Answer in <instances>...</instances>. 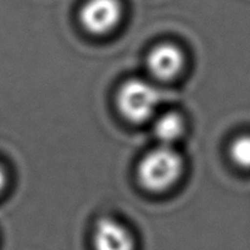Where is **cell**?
I'll list each match as a JSON object with an SVG mask.
<instances>
[{"label": "cell", "instance_id": "cell-1", "mask_svg": "<svg viewBox=\"0 0 250 250\" xmlns=\"http://www.w3.org/2000/svg\"><path fill=\"white\" fill-rule=\"evenodd\" d=\"M183 161L171 146H161L149 151L138 166V178L144 188L151 192H163L181 176Z\"/></svg>", "mask_w": 250, "mask_h": 250}, {"label": "cell", "instance_id": "cell-2", "mask_svg": "<svg viewBox=\"0 0 250 250\" xmlns=\"http://www.w3.org/2000/svg\"><path fill=\"white\" fill-rule=\"evenodd\" d=\"M160 102V93L155 85L139 78H133L121 85L117 94V106L129 121L139 124L154 116Z\"/></svg>", "mask_w": 250, "mask_h": 250}, {"label": "cell", "instance_id": "cell-3", "mask_svg": "<svg viewBox=\"0 0 250 250\" xmlns=\"http://www.w3.org/2000/svg\"><path fill=\"white\" fill-rule=\"evenodd\" d=\"M119 0H88L80 11L82 26L93 34H106L115 28L121 19Z\"/></svg>", "mask_w": 250, "mask_h": 250}, {"label": "cell", "instance_id": "cell-4", "mask_svg": "<svg viewBox=\"0 0 250 250\" xmlns=\"http://www.w3.org/2000/svg\"><path fill=\"white\" fill-rule=\"evenodd\" d=\"M146 65L151 75L158 80H172L183 68L185 55L182 50L173 44H159L149 53Z\"/></svg>", "mask_w": 250, "mask_h": 250}, {"label": "cell", "instance_id": "cell-5", "mask_svg": "<svg viewBox=\"0 0 250 250\" xmlns=\"http://www.w3.org/2000/svg\"><path fill=\"white\" fill-rule=\"evenodd\" d=\"M93 246L95 250H134V241L124 225L104 217L95 226Z\"/></svg>", "mask_w": 250, "mask_h": 250}, {"label": "cell", "instance_id": "cell-6", "mask_svg": "<svg viewBox=\"0 0 250 250\" xmlns=\"http://www.w3.org/2000/svg\"><path fill=\"white\" fill-rule=\"evenodd\" d=\"M185 124L180 114L175 111H168L160 115L154 122L153 131L156 138L163 143V146H170L171 143L177 141L183 133Z\"/></svg>", "mask_w": 250, "mask_h": 250}, {"label": "cell", "instance_id": "cell-7", "mask_svg": "<svg viewBox=\"0 0 250 250\" xmlns=\"http://www.w3.org/2000/svg\"><path fill=\"white\" fill-rule=\"evenodd\" d=\"M229 155L237 166L250 170V134L237 137L232 142Z\"/></svg>", "mask_w": 250, "mask_h": 250}, {"label": "cell", "instance_id": "cell-8", "mask_svg": "<svg viewBox=\"0 0 250 250\" xmlns=\"http://www.w3.org/2000/svg\"><path fill=\"white\" fill-rule=\"evenodd\" d=\"M5 183H6V175H5V171L2 170V167L0 166V192H1L2 188L5 187Z\"/></svg>", "mask_w": 250, "mask_h": 250}]
</instances>
